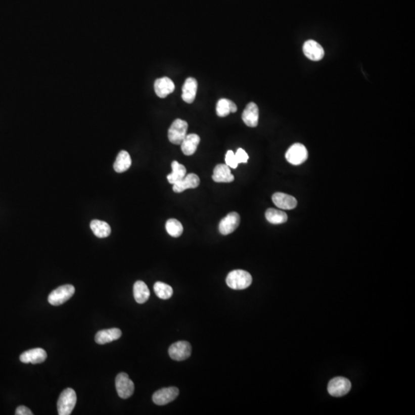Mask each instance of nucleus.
<instances>
[{"label":"nucleus","instance_id":"6e6552de","mask_svg":"<svg viewBox=\"0 0 415 415\" xmlns=\"http://www.w3.org/2000/svg\"><path fill=\"white\" fill-rule=\"evenodd\" d=\"M168 354L171 358L175 361H184L191 356V345L185 341L175 342L169 347Z\"/></svg>","mask_w":415,"mask_h":415},{"label":"nucleus","instance_id":"4be33fe9","mask_svg":"<svg viewBox=\"0 0 415 415\" xmlns=\"http://www.w3.org/2000/svg\"><path fill=\"white\" fill-rule=\"evenodd\" d=\"M237 112V106L231 100L221 99L216 106V113L219 117H226L233 112Z\"/></svg>","mask_w":415,"mask_h":415},{"label":"nucleus","instance_id":"20e7f679","mask_svg":"<svg viewBox=\"0 0 415 415\" xmlns=\"http://www.w3.org/2000/svg\"><path fill=\"white\" fill-rule=\"evenodd\" d=\"M189 125L186 121L177 119L168 129V140L172 144L181 145L184 139L187 135V130Z\"/></svg>","mask_w":415,"mask_h":415},{"label":"nucleus","instance_id":"2eb2a0df","mask_svg":"<svg viewBox=\"0 0 415 415\" xmlns=\"http://www.w3.org/2000/svg\"><path fill=\"white\" fill-rule=\"evenodd\" d=\"M272 201L278 208L285 210L295 209L298 203L295 197L282 193H274L272 196Z\"/></svg>","mask_w":415,"mask_h":415},{"label":"nucleus","instance_id":"423d86ee","mask_svg":"<svg viewBox=\"0 0 415 415\" xmlns=\"http://www.w3.org/2000/svg\"><path fill=\"white\" fill-rule=\"evenodd\" d=\"M116 388L119 397L127 399L133 394L135 385L126 373H119L116 379Z\"/></svg>","mask_w":415,"mask_h":415},{"label":"nucleus","instance_id":"c756f323","mask_svg":"<svg viewBox=\"0 0 415 415\" xmlns=\"http://www.w3.org/2000/svg\"><path fill=\"white\" fill-rule=\"evenodd\" d=\"M235 156H236V160H237L238 163H247L248 160H249V156H248L247 153L245 152L244 149H239L236 152V153H235Z\"/></svg>","mask_w":415,"mask_h":415},{"label":"nucleus","instance_id":"9d476101","mask_svg":"<svg viewBox=\"0 0 415 415\" xmlns=\"http://www.w3.org/2000/svg\"><path fill=\"white\" fill-rule=\"evenodd\" d=\"M240 216L237 212H231L221 220L218 226L220 233L227 236L233 233L239 227Z\"/></svg>","mask_w":415,"mask_h":415},{"label":"nucleus","instance_id":"7ed1b4c3","mask_svg":"<svg viewBox=\"0 0 415 415\" xmlns=\"http://www.w3.org/2000/svg\"><path fill=\"white\" fill-rule=\"evenodd\" d=\"M75 293V288L72 285H65L55 289L49 295L48 301L52 305H63L72 298Z\"/></svg>","mask_w":415,"mask_h":415},{"label":"nucleus","instance_id":"aec40b11","mask_svg":"<svg viewBox=\"0 0 415 415\" xmlns=\"http://www.w3.org/2000/svg\"><path fill=\"white\" fill-rule=\"evenodd\" d=\"M200 143V137L197 134H190L181 143V149L186 156H192L197 150L198 146Z\"/></svg>","mask_w":415,"mask_h":415},{"label":"nucleus","instance_id":"5701e85b","mask_svg":"<svg viewBox=\"0 0 415 415\" xmlns=\"http://www.w3.org/2000/svg\"><path fill=\"white\" fill-rule=\"evenodd\" d=\"M91 231L97 237L104 239L111 234V227L106 221L93 220L90 224Z\"/></svg>","mask_w":415,"mask_h":415},{"label":"nucleus","instance_id":"f3484780","mask_svg":"<svg viewBox=\"0 0 415 415\" xmlns=\"http://www.w3.org/2000/svg\"><path fill=\"white\" fill-rule=\"evenodd\" d=\"M122 336V332L120 329H109L105 330L100 331L97 332L95 337V341L99 345H105V344L110 343L118 340Z\"/></svg>","mask_w":415,"mask_h":415},{"label":"nucleus","instance_id":"a211bd4d","mask_svg":"<svg viewBox=\"0 0 415 415\" xmlns=\"http://www.w3.org/2000/svg\"><path fill=\"white\" fill-rule=\"evenodd\" d=\"M212 179L215 182H232L234 181V175L232 174L230 167L226 164H218L214 168Z\"/></svg>","mask_w":415,"mask_h":415},{"label":"nucleus","instance_id":"1a4fd4ad","mask_svg":"<svg viewBox=\"0 0 415 415\" xmlns=\"http://www.w3.org/2000/svg\"><path fill=\"white\" fill-rule=\"evenodd\" d=\"M178 394L179 391L175 387L162 388L154 393L153 401L157 405H165L173 401L178 397Z\"/></svg>","mask_w":415,"mask_h":415},{"label":"nucleus","instance_id":"7c9ffc66","mask_svg":"<svg viewBox=\"0 0 415 415\" xmlns=\"http://www.w3.org/2000/svg\"><path fill=\"white\" fill-rule=\"evenodd\" d=\"M16 414L32 415L33 413H32L30 409L28 408V407H25V406H20V407H18L17 409H16Z\"/></svg>","mask_w":415,"mask_h":415},{"label":"nucleus","instance_id":"f8f14e48","mask_svg":"<svg viewBox=\"0 0 415 415\" xmlns=\"http://www.w3.org/2000/svg\"><path fill=\"white\" fill-rule=\"evenodd\" d=\"M47 354L45 350L42 348H33L25 351L20 355V361L25 364L32 363V364H40L44 362L47 359Z\"/></svg>","mask_w":415,"mask_h":415},{"label":"nucleus","instance_id":"b1692460","mask_svg":"<svg viewBox=\"0 0 415 415\" xmlns=\"http://www.w3.org/2000/svg\"><path fill=\"white\" fill-rule=\"evenodd\" d=\"M131 165V159L130 157V155L127 153L126 151H121L120 153L118 155L116 158V162H115L114 167L115 171L118 173H122V172H125L128 170Z\"/></svg>","mask_w":415,"mask_h":415},{"label":"nucleus","instance_id":"393cba45","mask_svg":"<svg viewBox=\"0 0 415 415\" xmlns=\"http://www.w3.org/2000/svg\"><path fill=\"white\" fill-rule=\"evenodd\" d=\"M172 172L167 176L168 182L174 185L181 181L186 175V168L184 165L177 161H173L172 163Z\"/></svg>","mask_w":415,"mask_h":415},{"label":"nucleus","instance_id":"39448f33","mask_svg":"<svg viewBox=\"0 0 415 415\" xmlns=\"http://www.w3.org/2000/svg\"><path fill=\"white\" fill-rule=\"evenodd\" d=\"M308 150L304 145L295 143L292 145L286 154V160L294 165H299L308 159Z\"/></svg>","mask_w":415,"mask_h":415},{"label":"nucleus","instance_id":"4468645a","mask_svg":"<svg viewBox=\"0 0 415 415\" xmlns=\"http://www.w3.org/2000/svg\"><path fill=\"white\" fill-rule=\"evenodd\" d=\"M242 120L245 125L249 127L255 128L258 125V118H259V111L255 103H250L245 107L242 113Z\"/></svg>","mask_w":415,"mask_h":415},{"label":"nucleus","instance_id":"bb28decb","mask_svg":"<svg viewBox=\"0 0 415 415\" xmlns=\"http://www.w3.org/2000/svg\"><path fill=\"white\" fill-rule=\"evenodd\" d=\"M154 291L155 293L159 298L164 300L170 298L173 294V289L170 286L161 282H157L155 284Z\"/></svg>","mask_w":415,"mask_h":415},{"label":"nucleus","instance_id":"c85d7f7f","mask_svg":"<svg viewBox=\"0 0 415 415\" xmlns=\"http://www.w3.org/2000/svg\"><path fill=\"white\" fill-rule=\"evenodd\" d=\"M225 163L226 165L229 166L230 168H236L239 165L237 160H236V156L233 151L228 150L225 155Z\"/></svg>","mask_w":415,"mask_h":415},{"label":"nucleus","instance_id":"dca6fc26","mask_svg":"<svg viewBox=\"0 0 415 415\" xmlns=\"http://www.w3.org/2000/svg\"><path fill=\"white\" fill-rule=\"evenodd\" d=\"M200 184V179L196 174L186 175L183 179L173 185V191L176 193H182L189 189H196Z\"/></svg>","mask_w":415,"mask_h":415},{"label":"nucleus","instance_id":"9b49d317","mask_svg":"<svg viewBox=\"0 0 415 415\" xmlns=\"http://www.w3.org/2000/svg\"><path fill=\"white\" fill-rule=\"evenodd\" d=\"M303 53L311 61H320L325 56L324 49L314 40H308L303 45Z\"/></svg>","mask_w":415,"mask_h":415},{"label":"nucleus","instance_id":"cd10ccee","mask_svg":"<svg viewBox=\"0 0 415 415\" xmlns=\"http://www.w3.org/2000/svg\"><path fill=\"white\" fill-rule=\"evenodd\" d=\"M165 228L168 235L174 238L179 237L183 233L182 224L179 221L174 218H171L167 221Z\"/></svg>","mask_w":415,"mask_h":415},{"label":"nucleus","instance_id":"0eeeda50","mask_svg":"<svg viewBox=\"0 0 415 415\" xmlns=\"http://www.w3.org/2000/svg\"><path fill=\"white\" fill-rule=\"evenodd\" d=\"M351 384L348 379L343 377H337L329 382L328 391L334 397H342L349 392Z\"/></svg>","mask_w":415,"mask_h":415},{"label":"nucleus","instance_id":"a878e982","mask_svg":"<svg viewBox=\"0 0 415 415\" xmlns=\"http://www.w3.org/2000/svg\"><path fill=\"white\" fill-rule=\"evenodd\" d=\"M265 218L271 224H282L287 221L288 215L283 211L274 209H268L265 212Z\"/></svg>","mask_w":415,"mask_h":415},{"label":"nucleus","instance_id":"6ab92c4d","mask_svg":"<svg viewBox=\"0 0 415 415\" xmlns=\"http://www.w3.org/2000/svg\"><path fill=\"white\" fill-rule=\"evenodd\" d=\"M197 88V80L194 78H188L182 86V100L189 104L193 103L196 99Z\"/></svg>","mask_w":415,"mask_h":415},{"label":"nucleus","instance_id":"f257e3e1","mask_svg":"<svg viewBox=\"0 0 415 415\" xmlns=\"http://www.w3.org/2000/svg\"><path fill=\"white\" fill-rule=\"evenodd\" d=\"M252 277L248 271L244 270H234L226 278V283L228 287L234 290H243L251 286Z\"/></svg>","mask_w":415,"mask_h":415},{"label":"nucleus","instance_id":"ddd939ff","mask_svg":"<svg viewBox=\"0 0 415 415\" xmlns=\"http://www.w3.org/2000/svg\"><path fill=\"white\" fill-rule=\"evenodd\" d=\"M155 93L159 98H165L175 90V84L168 77H162L156 80L154 84Z\"/></svg>","mask_w":415,"mask_h":415},{"label":"nucleus","instance_id":"f03ea898","mask_svg":"<svg viewBox=\"0 0 415 415\" xmlns=\"http://www.w3.org/2000/svg\"><path fill=\"white\" fill-rule=\"evenodd\" d=\"M77 401L75 391L72 388H66L60 394L57 402V409L60 415H69L72 413Z\"/></svg>","mask_w":415,"mask_h":415},{"label":"nucleus","instance_id":"412c9836","mask_svg":"<svg viewBox=\"0 0 415 415\" xmlns=\"http://www.w3.org/2000/svg\"><path fill=\"white\" fill-rule=\"evenodd\" d=\"M134 298L137 303L143 304L149 300L150 292L146 283L143 281H137L133 286Z\"/></svg>","mask_w":415,"mask_h":415}]
</instances>
